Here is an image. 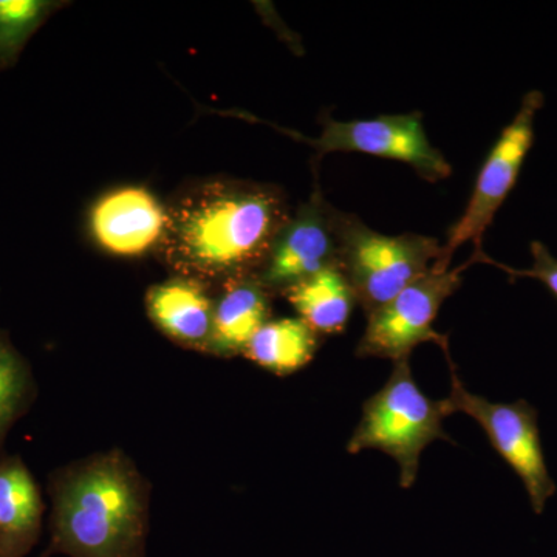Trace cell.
<instances>
[{
  "label": "cell",
  "mask_w": 557,
  "mask_h": 557,
  "mask_svg": "<svg viewBox=\"0 0 557 557\" xmlns=\"http://www.w3.org/2000/svg\"><path fill=\"white\" fill-rule=\"evenodd\" d=\"M168 214L161 247L170 262L233 281L258 276L289 209L276 186L215 180L186 190Z\"/></svg>",
  "instance_id": "cell-1"
},
{
  "label": "cell",
  "mask_w": 557,
  "mask_h": 557,
  "mask_svg": "<svg viewBox=\"0 0 557 557\" xmlns=\"http://www.w3.org/2000/svg\"><path fill=\"white\" fill-rule=\"evenodd\" d=\"M50 555L146 557L149 493L124 454H97L54 472Z\"/></svg>",
  "instance_id": "cell-2"
},
{
  "label": "cell",
  "mask_w": 557,
  "mask_h": 557,
  "mask_svg": "<svg viewBox=\"0 0 557 557\" xmlns=\"http://www.w3.org/2000/svg\"><path fill=\"white\" fill-rule=\"evenodd\" d=\"M448 398H429L410 369L409 359L394 362L387 383L362 406V416L347 443L348 454L376 449L399 467V485L410 490L416 483L420 457L435 440L453 438L443 429L453 416Z\"/></svg>",
  "instance_id": "cell-3"
},
{
  "label": "cell",
  "mask_w": 557,
  "mask_h": 557,
  "mask_svg": "<svg viewBox=\"0 0 557 557\" xmlns=\"http://www.w3.org/2000/svg\"><path fill=\"white\" fill-rule=\"evenodd\" d=\"M339 269L366 314L386 306L442 258L434 237L406 233L386 236L369 228L358 215L339 211Z\"/></svg>",
  "instance_id": "cell-4"
},
{
  "label": "cell",
  "mask_w": 557,
  "mask_h": 557,
  "mask_svg": "<svg viewBox=\"0 0 557 557\" xmlns=\"http://www.w3.org/2000/svg\"><path fill=\"white\" fill-rule=\"evenodd\" d=\"M544 104L545 97L541 90H530L522 98L515 119L500 132L483 161L463 215L450 226L443 245L442 258L434 265L437 269L449 270L454 252L468 242L474 244V255L483 252V236L496 218L498 209L515 189L528 153L533 148L536 138L534 121Z\"/></svg>",
  "instance_id": "cell-5"
},
{
  "label": "cell",
  "mask_w": 557,
  "mask_h": 557,
  "mask_svg": "<svg viewBox=\"0 0 557 557\" xmlns=\"http://www.w3.org/2000/svg\"><path fill=\"white\" fill-rule=\"evenodd\" d=\"M443 351L448 358L450 370V409L454 413H467L478 421L490 438L491 446L522 480L533 511L542 515L557 487L545 461L536 408L525 399L507 405L472 394L461 383L456 364L449 357V348Z\"/></svg>",
  "instance_id": "cell-6"
},
{
  "label": "cell",
  "mask_w": 557,
  "mask_h": 557,
  "mask_svg": "<svg viewBox=\"0 0 557 557\" xmlns=\"http://www.w3.org/2000/svg\"><path fill=\"white\" fill-rule=\"evenodd\" d=\"M471 263L472 258L456 270L432 267L386 306L370 313L357 347L358 357L395 362L409 359L413 348L423 343L437 344L443 350L448 348V338L435 332L434 322L443 302L460 288L461 273Z\"/></svg>",
  "instance_id": "cell-7"
},
{
  "label": "cell",
  "mask_w": 557,
  "mask_h": 557,
  "mask_svg": "<svg viewBox=\"0 0 557 557\" xmlns=\"http://www.w3.org/2000/svg\"><path fill=\"white\" fill-rule=\"evenodd\" d=\"M293 137L309 143L319 156L358 152L409 164L421 178L435 183L453 174L449 161L429 141L421 113L383 115L370 120H324L321 137Z\"/></svg>",
  "instance_id": "cell-8"
},
{
  "label": "cell",
  "mask_w": 557,
  "mask_h": 557,
  "mask_svg": "<svg viewBox=\"0 0 557 557\" xmlns=\"http://www.w3.org/2000/svg\"><path fill=\"white\" fill-rule=\"evenodd\" d=\"M338 215L339 209L327 203L317 186L309 201L300 205L278 231L256 276L260 285L269 292L284 293L319 271L339 267Z\"/></svg>",
  "instance_id": "cell-9"
},
{
  "label": "cell",
  "mask_w": 557,
  "mask_h": 557,
  "mask_svg": "<svg viewBox=\"0 0 557 557\" xmlns=\"http://www.w3.org/2000/svg\"><path fill=\"white\" fill-rule=\"evenodd\" d=\"M168 222V208L141 186L110 190L95 201L89 214L90 234L98 247L120 258H137L159 247Z\"/></svg>",
  "instance_id": "cell-10"
},
{
  "label": "cell",
  "mask_w": 557,
  "mask_h": 557,
  "mask_svg": "<svg viewBox=\"0 0 557 557\" xmlns=\"http://www.w3.org/2000/svg\"><path fill=\"white\" fill-rule=\"evenodd\" d=\"M38 483L20 457L0 460V557H25L42 527Z\"/></svg>",
  "instance_id": "cell-11"
},
{
  "label": "cell",
  "mask_w": 557,
  "mask_h": 557,
  "mask_svg": "<svg viewBox=\"0 0 557 557\" xmlns=\"http://www.w3.org/2000/svg\"><path fill=\"white\" fill-rule=\"evenodd\" d=\"M148 313L161 332L186 346H208L214 304L193 277H174L149 289Z\"/></svg>",
  "instance_id": "cell-12"
},
{
  "label": "cell",
  "mask_w": 557,
  "mask_h": 557,
  "mask_svg": "<svg viewBox=\"0 0 557 557\" xmlns=\"http://www.w3.org/2000/svg\"><path fill=\"white\" fill-rule=\"evenodd\" d=\"M269 293L256 276L233 278L214 306L208 348L225 357L244 354L252 336L270 321Z\"/></svg>",
  "instance_id": "cell-13"
},
{
  "label": "cell",
  "mask_w": 557,
  "mask_h": 557,
  "mask_svg": "<svg viewBox=\"0 0 557 557\" xmlns=\"http://www.w3.org/2000/svg\"><path fill=\"white\" fill-rule=\"evenodd\" d=\"M282 295L292 304L298 318L314 332L325 335L343 332L358 304L350 282L339 267L319 271Z\"/></svg>",
  "instance_id": "cell-14"
},
{
  "label": "cell",
  "mask_w": 557,
  "mask_h": 557,
  "mask_svg": "<svg viewBox=\"0 0 557 557\" xmlns=\"http://www.w3.org/2000/svg\"><path fill=\"white\" fill-rule=\"evenodd\" d=\"M318 348V333L300 318L265 322L245 348V357L260 368L288 375L306 368Z\"/></svg>",
  "instance_id": "cell-15"
},
{
  "label": "cell",
  "mask_w": 557,
  "mask_h": 557,
  "mask_svg": "<svg viewBox=\"0 0 557 557\" xmlns=\"http://www.w3.org/2000/svg\"><path fill=\"white\" fill-rule=\"evenodd\" d=\"M60 7L51 0H0V70L16 64L32 36Z\"/></svg>",
  "instance_id": "cell-16"
},
{
  "label": "cell",
  "mask_w": 557,
  "mask_h": 557,
  "mask_svg": "<svg viewBox=\"0 0 557 557\" xmlns=\"http://www.w3.org/2000/svg\"><path fill=\"white\" fill-rule=\"evenodd\" d=\"M33 394L30 368L0 332V443L24 412Z\"/></svg>",
  "instance_id": "cell-17"
},
{
  "label": "cell",
  "mask_w": 557,
  "mask_h": 557,
  "mask_svg": "<svg viewBox=\"0 0 557 557\" xmlns=\"http://www.w3.org/2000/svg\"><path fill=\"white\" fill-rule=\"evenodd\" d=\"M530 251L533 263H531L530 269L525 270L512 269V267L498 263L496 260L487 258L485 252L479 256L478 262H485L490 263V265L497 267V269L505 271L512 281L519 277L534 278V281L544 284L545 287L548 288V292L557 299V259L552 255V251L539 240L531 242Z\"/></svg>",
  "instance_id": "cell-18"
}]
</instances>
